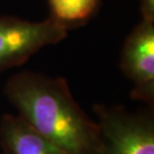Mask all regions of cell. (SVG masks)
Listing matches in <instances>:
<instances>
[{"label": "cell", "instance_id": "5b68a950", "mask_svg": "<svg viewBox=\"0 0 154 154\" xmlns=\"http://www.w3.org/2000/svg\"><path fill=\"white\" fill-rule=\"evenodd\" d=\"M0 147L1 154H69L18 116L9 113L0 119Z\"/></svg>", "mask_w": 154, "mask_h": 154}, {"label": "cell", "instance_id": "52a82bcc", "mask_svg": "<svg viewBox=\"0 0 154 154\" xmlns=\"http://www.w3.org/2000/svg\"><path fill=\"white\" fill-rule=\"evenodd\" d=\"M139 11L143 21L154 22V0H139Z\"/></svg>", "mask_w": 154, "mask_h": 154}, {"label": "cell", "instance_id": "3957f363", "mask_svg": "<svg viewBox=\"0 0 154 154\" xmlns=\"http://www.w3.org/2000/svg\"><path fill=\"white\" fill-rule=\"evenodd\" d=\"M67 37L65 29L51 18L31 22L13 16H0V73L23 65L46 46Z\"/></svg>", "mask_w": 154, "mask_h": 154}, {"label": "cell", "instance_id": "277c9868", "mask_svg": "<svg viewBox=\"0 0 154 154\" xmlns=\"http://www.w3.org/2000/svg\"><path fill=\"white\" fill-rule=\"evenodd\" d=\"M120 69L132 83L131 98L154 107V22L142 20L128 34Z\"/></svg>", "mask_w": 154, "mask_h": 154}, {"label": "cell", "instance_id": "6da1fadb", "mask_svg": "<svg viewBox=\"0 0 154 154\" xmlns=\"http://www.w3.org/2000/svg\"><path fill=\"white\" fill-rule=\"evenodd\" d=\"M4 95L22 120L69 154H98L97 122L77 103L64 78L18 72L7 80Z\"/></svg>", "mask_w": 154, "mask_h": 154}, {"label": "cell", "instance_id": "7a4b0ae2", "mask_svg": "<svg viewBox=\"0 0 154 154\" xmlns=\"http://www.w3.org/2000/svg\"><path fill=\"white\" fill-rule=\"evenodd\" d=\"M98 154H154V107L131 112L123 105L94 106Z\"/></svg>", "mask_w": 154, "mask_h": 154}, {"label": "cell", "instance_id": "8992f818", "mask_svg": "<svg viewBox=\"0 0 154 154\" xmlns=\"http://www.w3.org/2000/svg\"><path fill=\"white\" fill-rule=\"evenodd\" d=\"M49 18L69 30L86 25L96 16L102 0H47Z\"/></svg>", "mask_w": 154, "mask_h": 154}]
</instances>
